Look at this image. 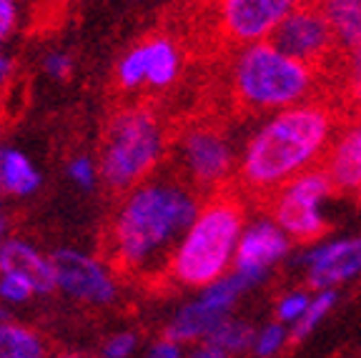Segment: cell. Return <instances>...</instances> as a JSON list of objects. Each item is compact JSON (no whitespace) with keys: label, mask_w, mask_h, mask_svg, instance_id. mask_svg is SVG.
I'll return each mask as SVG.
<instances>
[{"label":"cell","mask_w":361,"mask_h":358,"mask_svg":"<svg viewBox=\"0 0 361 358\" xmlns=\"http://www.w3.org/2000/svg\"><path fill=\"white\" fill-rule=\"evenodd\" d=\"M201 211V196L178 175L148 178L126 193L108 228V258L121 273H166L180 238Z\"/></svg>","instance_id":"6da1fadb"},{"label":"cell","mask_w":361,"mask_h":358,"mask_svg":"<svg viewBox=\"0 0 361 358\" xmlns=\"http://www.w3.org/2000/svg\"><path fill=\"white\" fill-rule=\"evenodd\" d=\"M336 125L341 121L326 101L286 108L248 143L236 173V188L243 198H256L264 208L288 180L322 163Z\"/></svg>","instance_id":"7a4b0ae2"},{"label":"cell","mask_w":361,"mask_h":358,"mask_svg":"<svg viewBox=\"0 0 361 358\" xmlns=\"http://www.w3.org/2000/svg\"><path fill=\"white\" fill-rule=\"evenodd\" d=\"M241 228L243 201L236 190L224 185L206 198L191 228L176 246L166 276L188 288H206L224 278L233 266Z\"/></svg>","instance_id":"3957f363"},{"label":"cell","mask_w":361,"mask_h":358,"mask_svg":"<svg viewBox=\"0 0 361 358\" xmlns=\"http://www.w3.org/2000/svg\"><path fill=\"white\" fill-rule=\"evenodd\" d=\"M304 101H322L311 68L279 53L266 40L238 51L231 73V106L238 116L293 108Z\"/></svg>","instance_id":"277c9868"},{"label":"cell","mask_w":361,"mask_h":358,"mask_svg":"<svg viewBox=\"0 0 361 358\" xmlns=\"http://www.w3.org/2000/svg\"><path fill=\"white\" fill-rule=\"evenodd\" d=\"M166 153V130L148 103H133L108 118L98 173L113 193H128L153 175Z\"/></svg>","instance_id":"5b68a950"},{"label":"cell","mask_w":361,"mask_h":358,"mask_svg":"<svg viewBox=\"0 0 361 358\" xmlns=\"http://www.w3.org/2000/svg\"><path fill=\"white\" fill-rule=\"evenodd\" d=\"M173 161L178 178H183L198 196L209 198L226 185L231 173L233 153L219 121H193L173 140Z\"/></svg>","instance_id":"8992f818"},{"label":"cell","mask_w":361,"mask_h":358,"mask_svg":"<svg viewBox=\"0 0 361 358\" xmlns=\"http://www.w3.org/2000/svg\"><path fill=\"white\" fill-rule=\"evenodd\" d=\"M329 193H331V185H329L326 173L322 171V166H316L301 173L299 178L288 180L281 190H276L264 206V211H269L291 238L311 243L329 233V223L319 213V203Z\"/></svg>","instance_id":"52a82bcc"},{"label":"cell","mask_w":361,"mask_h":358,"mask_svg":"<svg viewBox=\"0 0 361 358\" xmlns=\"http://www.w3.org/2000/svg\"><path fill=\"white\" fill-rule=\"evenodd\" d=\"M266 43L283 56L304 63L316 75L341 51L314 0H299V6L271 30Z\"/></svg>","instance_id":"ba28073f"},{"label":"cell","mask_w":361,"mask_h":358,"mask_svg":"<svg viewBox=\"0 0 361 358\" xmlns=\"http://www.w3.org/2000/svg\"><path fill=\"white\" fill-rule=\"evenodd\" d=\"M296 6L299 0H224L216 23L221 43L233 48L261 43Z\"/></svg>","instance_id":"9c48e42d"},{"label":"cell","mask_w":361,"mask_h":358,"mask_svg":"<svg viewBox=\"0 0 361 358\" xmlns=\"http://www.w3.org/2000/svg\"><path fill=\"white\" fill-rule=\"evenodd\" d=\"M56 288L75 301L90 306H108L118 296V283L98 258L75 248H61L51 256Z\"/></svg>","instance_id":"30bf717a"},{"label":"cell","mask_w":361,"mask_h":358,"mask_svg":"<svg viewBox=\"0 0 361 358\" xmlns=\"http://www.w3.org/2000/svg\"><path fill=\"white\" fill-rule=\"evenodd\" d=\"M288 251L286 235L276 228L274 223L251 226L246 233L238 238L236 253H233V273H238L248 285L259 283L264 273L276 264L279 258Z\"/></svg>","instance_id":"8fae6325"},{"label":"cell","mask_w":361,"mask_h":358,"mask_svg":"<svg viewBox=\"0 0 361 358\" xmlns=\"http://www.w3.org/2000/svg\"><path fill=\"white\" fill-rule=\"evenodd\" d=\"M322 171L326 173L331 193L356 196L361 188V125H349L331 140L322 158Z\"/></svg>","instance_id":"7c38bea8"},{"label":"cell","mask_w":361,"mask_h":358,"mask_svg":"<svg viewBox=\"0 0 361 358\" xmlns=\"http://www.w3.org/2000/svg\"><path fill=\"white\" fill-rule=\"evenodd\" d=\"M361 273V238L336 241L309 256V285L329 291L336 283Z\"/></svg>","instance_id":"4fadbf2b"},{"label":"cell","mask_w":361,"mask_h":358,"mask_svg":"<svg viewBox=\"0 0 361 358\" xmlns=\"http://www.w3.org/2000/svg\"><path fill=\"white\" fill-rule=\"evenodd\" d=\"M13 271L33 283L35 293L56 291V273H53L51 256H43L35 246L20 238H8L0 251V273Z\"/></svg>","instance_id":"5bb4252c"},{"label":"cell","mask_w":361,"mask_h":358,"mask_svg":"<svg viewBox=\"0 0 361 358\" xmlns=\"http://www.w3.org/2000/svg\"><path fill=\"white\" fill-rule=\"evenodd\" d=\"M226 319H228L226 314H219V311H214L211 306H206L201 298H196V301L186 303V306L173 316V321L169 323V331H166V336L178 343L206 341V338L219 328V323H224Z\"/></svg>","instance_id":"9a60e30c"},{"label":"cell","mask_w":361,"mask_h":358,"mask_svg":"<svg viewBox=\"0 0 361 358\" xmlns=\"http://www.w3.org/2000/svg\"><path fill=\"white\" fill-rule=\"evenodd\" d=\"M329 23L336 45L351 51L361 45V0H314Z\"/></svg>","instance_id":"2e32d148"},{"label":"cell","mask_w":361,"mask_h":358,"mask_svg":"<svg viewBox=\"0 0 361 358\" xmlns=\"http://www.w3.org/2000/svg\"><path fill=\"white\" fill-rule=\"evenodd\" d=\"M146 45V85L161 90L169 88L180 70V51L169 35L143 40Z\"/></svg>","instance_id":"e0dca14e"},{"label":"cell","mask_w":361,"mask_h":358,"mask_svg":"<svg viewBox=\"0 0 361 358\" xmlns=\"http://www.w3.org/2000/svg\"><path fill=\"white\" fill-rule=\"evenodd\" d=\"M40 185V173L25 153L16 148H0V193L30 196Z\"/></svg>","instance_id":"ac0fdd59"},{"label":"cell","mask_w":361,"mask_h":358,"mask_svg":"<svg viewBox=\"0 0 361 358\" xmlns=\"http://www.w3.org/2000/svg\"><path fill=\"white\" fill-rule=\"evenodd\" d=\"M0 358H48V346L38 331L6 321L0 323Z\"/></svg>","instance_id":"d6986e66"},{"label":"cell","mask_w":361,"mask_h":358,"mask_svg":"<svg viewBox=\"0 0 361 358\" xmlns=\"http://www.w3.org/2000/svg\"><path fill=\"white\" fill-rule=\"evenodd\" d=\"M206 341H211L214 346H219L221 351H226L231 356V353H243L246 348H251V343H254V331L248 328L246 323H241V321L228 316L224 323H219V328H216Z\"/></svg>","instance_id":"ffe728a7"},{"label":"cell","mask_w":361,"mask_h":358,"mask_svg":"<svg viewBox=\"0 0 361 358\" xmlns=\"http://www.w3.org/2000/svg\"><path fill=\"white\" fill-rule=\"evenodd\" d=\"M334 303H336V293H334V288L322 291L316 298H311L309 306H306V311H304V316L293 323V328H291V333H288V336H291L293 341H301V338H306L311 331L316 328V326L322 323V319H326V314L334 308Z\"/></svg>","instance_id":"44dd1931"},{"label":"cell","mask_w":361,"mask_h":358,"mask_svg":"<svg viewBox=\"0 0 361 358\" xmlns=\"http://www.w3.org/2000/svg\"><path fill=\"white\" fill-rule=\"evenodd\" d=\"M116 80H118V88L123 90H135L146 85V45L138 43L133 51L126 53V58L118 63Z\"/></svg>","instance_id":"7402d4cb"},{"label":"cell","mask_w":361,"mask_h":358,"mask_svg":"<svg viewBox=\"0 0 361 358\" xmlns=\"http://www.w3.org/2000/svg\"><path fill=\"white\" fill-rule=\"evenodd\" d=\"M288 331L283 323H269L266 328H261L259 333H254V343H251V348H254V353L259 358H274L276 353H281L283 348H286L288 343Z\"/></svg>","instance_id":"603a6c76"},{"label":"cell","mask_w":361,"mask_h":358,"mask_svg":"<svg viewBox=\"0 0 361 358\" xmlns=\"http://www.w3.org/2000/svg\"><path fill=\"white\" fill-rule=\"evenodd\" d=\"M35 296V288L25 276L6 271L0 273V298L6 303H25Z\"/></svg>","instance_id":"cb8c5ba5"},{"label":"cell","mask_w":361,"mask_h":358,"mask_svg":"<svg viewBox=\"0 0 361 358\" xmlns=\"http://www.w3.org/2000/svg\"><path fill=\"white\" fill-rule=\"evenodd\" d=\"M309 301H311V296L306 291H293V293H288V296H283L281 301H279V306H276L279 323L293 326L296 321L301 319V316H304Z\"/></svg>","instance_id":"d4e9b609"},{"label":"cell","mask_w":361,"mask_h":358,"mask_svg":"<svg viewBox=\"0 0 361 358\" xmlns=\"http://www.w3.org/2000/svg\"><path fill=\"white\" fill-rule=\"evenodd\" d=\"M135 346H138V336L130 333V331H118L113 333L106 343H103V358H130L135 353Z\"/></svg>","instance_id":"484cf974"},{"label":"cell","mask_w":361,"mask_h":358,"mask_svg":"<svg viewBox=\"0 0 361 358\" xmlns=\"http://www.w3.org/2000/svg\"><path fill=\"white\" fill-rule=\"evenodd\" d=\"M43 68L45 73L56 80H68L73 73V58L68 56L66 51H53L43 58Z\"/></svg>","instance_id":"4316f807"},{"label":"cell","mask_w":361,"mask_h":358,"mask_svg":"<svg viewBox=\"0 0 361 358\" xmlns=\"http://www.w3.org/2000/svg\"><path fill=\"white\" fill-rule=\"evenodd\" d=\"M68 173H71V178H73L80 188H93V183H96V175H98V168H96V163L90 161V158L78 156V158H73V161H71V166H68Z\"/></svg>","instance_id":"83f0119b"},{"label":"cell","mask_w":361,"mask_h":358,"mask_svg":"<svg viewBox=\"0 0 361 358\" xmlns=\"http://www.w3.org/2000/svg\"><path fill=\"white\" fill-rule=\"evenodd\" d=\"M146 358H183V346L178 341H173V338L164 336L151 343Z\"/></svg>","instance_id":"f1b7e54d"},{"label":"cell","mask_w":361,"mask_h":358,"mask_svg":"<svg viewBox=\"0 0 361 358\" xmlns=\"http://www.w3.org/2000/svg\"><path fill=\"white\" fill-rule=\"evenodd\" d=\"M18 8L16 0H0V35H8L16 25Z\"/></svg>","instance_id":"f546056e"},{"label":"cell","mask_w":361,"mask_h":358,"mask_svg":"<svg viewBox=\"0 0 361 358\" xmlns=\"http://www.w3.org/2000/svg\"><path fill=\"white\" fill-rule=\"evenodd\" d=\"M188 358H228V353L221 351V348L214 346L211 341H201L196 348H193Z\"/></svg>","instance_id":"4dcf8cb0"},{"label":"cell","mask_w":361,"mask_h":358,"mask_svg":"<svg viewBox=\"0 0 361 358\" xmlns=\"http://www.w3.org/2000/svg\"><path fill=\"white\" fill-rule=\"evenodd\" d=\"M13 70H16V63H13V58L0 53V88H6V85H8V80L13 78Z\"/></svg>","instance_id":"1f68e13d"},{"label":"cell","mask_w":361,"mask_h":358,"mask_svg":"<svg viewBox=\"0 0 361 358\" xmlns=\"http://www.w3.org/2000/svg\"><path fill=\"white\" fill-rule=\"evenodd\" d=\"M6 241H8V226H6V221L0 218V251H3Z\"/></svg>","instance_id":"d6a6232c"},{"label":"cell","mask_w":361,"mask_h":358,"mask_svg":"<svg viewBox=\"0 0 361 358\" xmlns=\"http://www.w3.org/2000/svg\"><path fill=\"white\" fill-rule=\"evenodd\" d=\"M8 319H11V314H8L6 303H0V323H6Z\"/></svg>","instance_id":"836d02e7"},{"label":"cell","mask_w":361,"mask_h":358,"mask_svg":"<svg viewBox=\"0 0 361 358\" xmlns=\"http://www.w3.org/2000/svg\"><path fill=\"white\" fill-rule=\"evenodd\" d=\"M51 358H85V356H80V353H56Z\"/></svg>","instance_id":"e575fe53"},{"label":"cell","mask_w":361,"mask_h":358,"mask_svg":"<svg viewBox=\"0 0 361 358\" xmlns=\"http://www.w3.org/2000/svg\"><path fill=\"white\" fill-rule=\"evenodd\" d=\"M354 125H361V108H359V116H356V123Z\"/></svg>","instance_id":"d590c367"},{"label":"cell","mask_w":361,"mask_h":358,"mask_svg":"<svg viewBox=\"0 0 361 358\" xmlns=\"http://www.w3.org/2000/svg\"><path fill=\"white\" fill-rule=\"evenodd\" d=\"M3 38H6V35H0V43H3Z\"/></svg>","instance_id":"8d00e7d4"}]
</instances>
